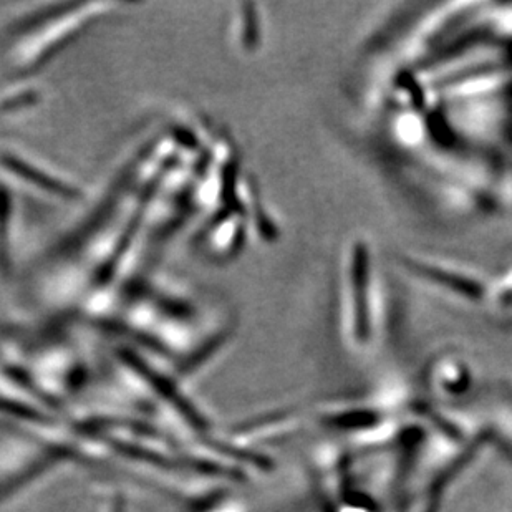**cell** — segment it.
Listing matches in <instances>:
<instances>
[{"label": "cell", "instance_id": "1", "mask_svg": "<svg viewBox=\"0 0 512 512\" xmlns=\"http://www.w3.org/2000/svg\"><path fill=\"white\" fill-rule=\"evenodd\" d=\"M102 512H125V506H123L121 499H108L107 506H103Z\"/></svg>", "mask_w": 512, "mask_h": 512}]
</instances>
